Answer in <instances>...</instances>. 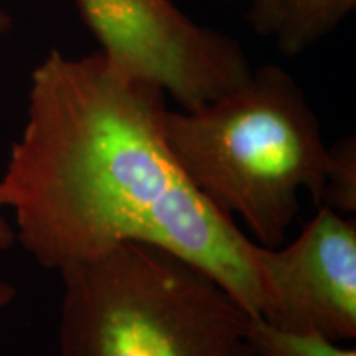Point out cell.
I'll use <instances>...</instances> for the list:
<instances>
[{
    "label": "cell",
    "instance_id": "6da1fadb",
    "mask_svg": "<svg viewBox=\"0 0 356 356\" xmlns=\"http://www.w3.org/2000/svg\"><path fill=\"white\" fill-rule=\"evenodd\" d=\"M165 99L101 50L51 51L32 73L24 131L0 177V208L13 213L15 241L44 269L60 273L122 243L152 244L262 317L257 243L178 165Z\"/></svg>",
    "mask_w": 356,
    "mask_h": 356
},
{
    "label": "cell",
    "instance_id": "3957f363",
    "mask_svg": "<svg viewBox=\"0 0 356 356\" xmlns=\"http://www.w3.org/2000/svg\"><path fill=\"white\" fill-rule=\"evenodd\" d=\"M61 356H238L251 315L165 249L122 243L60 270Z\"/></svg>",
    "mask_w": 356,
    "mask_h": 356
},
{
    "label": "cell",
    "instance_id": "4fadbf2b",
    "mask_svg": "<svg viewBox=\"0 0 356 356\" xmlns=\"http://www.w3.org/2000/svg\"><path fill=\"white\" fill-rule=\"evenodd\" d=\"M238 356H254V353H252V351H251V348H249V346H248V343H246V341H244V343H243V346H241V348H239V353H238Z\"/></svg>",
    "mask_w": 356,
    "mask_h": 356
},
{
    "label": "cell",
    "instance_id": "7a4b0ae2",
    "mask_svg": "<svg viewBox=\"0 0 356 356\" xmlns=\"http://www.w3.org/2000/svg\"><path fill=\"white\" fill-rule=\"evenodd\" d=\"M165 134L191 185L222 215L241 218L259 246L286 243L300 190L318 208L328 147L299 83L277 65L200 108L168 109Z\"/></svg>",
    "mask_w": 356,
    "mask_h": 356
},
{
    "label": "cell",
    "instance_id": "8fae6325",
    "mask_svg": "<svg viewBox=\"0 0 356 356\" xmlns=\"http://www.w3.org/2000/svg\"><path fill=\"white\" fill-rule=\"evenodd\" d=\"M15 296L17 291L10 286V284L0 282V310L6 309V307L15 299Z\"/></svg>",
    "mask_w": 356,
    "mask_h": 356
},
{
    "label": "cell",
    "instance_id": "9c48e42d",
    "mask_svg": "<svg viewBox=\"0 0 356 356\" xmlns=\"http://www.w3.org/2000/svg\"><path fill=\"white\" fill-rule=\"evenodd\" d=\"M287 0H252L249 20L257 33L273 35Z\"/></svg>",
    "mask_w": 356,
    "mask_h": 356
},
{
    "label": "cell",
    "instance_id": "30bf717a",
    "mask_svg": "<svg viewBox=\"0 0 356 356\" xmlns=\"http://www.w3.org/2000/svg\"><path fill=\"white\" fill-rule=\"evenodd\" d=\"M15 243V233L13 228L8 225V221L2 215V208H0V249L10 248Z\"/></svg>",
    "mask_w": 356,
    "mask_h": 356
},
{
    "label": "cell",
    "instance_id": "5b68a950",
    "mask_svg": "<svg viewBox=\"0 0 356 356\" xmlns=\"http://www.w3.org/2000/svg\"><path fill=\"white\" fill-rule=\"evenodd\" d=\"M257 273L266 297L262 318L280 330L356 338V221L327 207L296 241L257 244Z\"/></svg>",
    "mask_w": 356,
    "mask_h": 356
},
{
    "label": "cell",
    "instance_id": "ba28073f",
    "mask_svg": "<svg viewBox=\"0 0 356 356\" xmlns=\"http://www.w3.org/2000/svg\"><path fill=\"white\" fill-rule=\"evenodd\" d=\"M318 207L345 216L356 213V140L345 137L328 147V165Z\"/></svg>",
    "mask_w": 356,
    "mask_h": 356
},
{
    "label": "cell",
    "instance_id": "7c38bea8",
    "mask_svg": "<svg viewBox=\"0 0 356 356\" xmlns=\"http://www.w3.org/2000/svg\"><path fill=\"white\" fill-rule=\"evenodd\" d=\"M12 26V19L7 12L0 10V35L6 33L8 29Z\"/></svg>",
    "mask_w": 356,
    "mask_h": 356
},
{
    "label": "cell",
    "instance_id": "277c9868",
    "mask_svg": "<svg viewBox=\"0 0 356 356\" xmlns=\"http://www.w3.org/2000/svg\"><path fill=\"white\" fill-rule=\"evenodd\" d=\"M99 50L190 111L251 76L236 40L195 22L175 0H76Z\"/></svg>",
    "mask_w": 356,
    "mask_h": 356
},
{
    "label": "cell",
    "instance_id": "52a82bcc",
    "mask_svg": "<svg viewBox=\"0 0 356 356\" xmlns=\"http://www.w3.org/2000/svg\"><path fill=\"white\" fill-rule=\"evenodd\" d=\"M244 341L254 356H356L355 348H341L318 333L280 330L262 317L249 318Z\"/></svg>",
    "mask_w": 356,
    "mask_h": 356
},
{
    "label": "cell",
    "instance_id": "8992f818",
    "mask_svg": "<svg viewBox=\"0 0 356 356\" xmlns=\"http://www.w3.org/2000/svg\"><path fill=\"white\" fill-rule=\"evenodd\" d=\"M355 7L356 0H287L273 32L280 53L300 55L335 30Z\"/></svg>",
    "mask_w": 356,
    "mask_h": 356
}]
</instances>
